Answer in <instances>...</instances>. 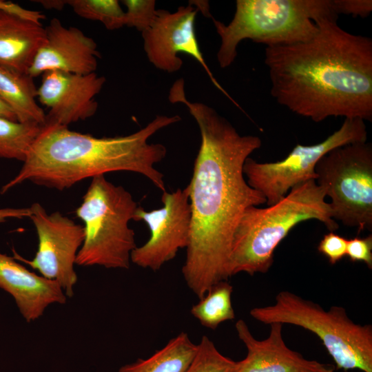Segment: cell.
<instances>
[{"label":"cell","mask_w":372,"mask_h":372,"mask_svg":"<svg viewBox=\"0 0 372 372\" xmlns=\"http://www.w3.org/2000/svg\"><path fill=\"white\" fill-rule=\"evenodd\" d=\"M79 16L101 22L109 30L125 25V13L117 0H67Z\"/></svg>","instance_id":"obj_22"},{"label":"cell","mask_w":372,"mask_h":372,"mask_svg":"<svg viewBox=\"0 0 372 372\" xmlns=\"http://www.w3.org/2000/svg\"><path fill=\"white\" fill-rule=\"evenodd\" d=\"M198 12L190 1L174 12L157 10L151 25L141 32L144 50L155 68L169 73L182 68L183 62L178 53L192 56L202 65L214 85L232 100L214 78L199 48L194 25Z\"/></svg>","instance_id":"obj_12"},{"label":"cell","mask_w":372,"mask_h":372,"mask_svg":"<svg viewBox=\"0 0 372 372\" xmlns=\"http://www.w3.org/2000/svg\"><path fill=\"white\" fill-rule=\"evenodd\" d=\"M180 120L178 115H157L132 134L101 138L44 125L20 171L1 187V194L25 181L62 191L84 179L118 171L143 175L163 192L164 175L154 165L165 158L167 149L148 140Z\"/></svg>","instance_id":"obj_3"},{"label":"cell","mask_w":372,"mask_h":372,"mask_svg":"<svg viewBox=\"0 0 372 372\" xmlns=\"http://www.w3.org/2000/svg\"><path fill=\"white\" fill-rule=\"evenodd\" d=\"M33 78L0 66V99L14 112L18 122L44 125L45 114L36 102Z\"/></svg>","instance_id":"obj_18"},{"label":"cell","mask_w":372,"mask_h":372,"mask_svg":"<svg viewBox=\"0 0 372 372\" xmlns=\"http://www.w3.org/2000/svg\"><path fill=\"white\" fill-rule=\"evenodd\" d=\"M364 121L345 118L340 127L323 141L311 145L297 144L287 157L273 163H258L248 158L243 174L250 187L260 192L268 206L282 200L295 186L317 179L316 166L320 159L337 147L366 142Z\"/></svg>","instance_id":"obj_9"},{"label":"cell","mask_w":372,"mask_h":372,"mask_svg":"<svg viewBox=\"0 0 372 372\" xmlns=\"http://www.w3.org/2000/svg\"><path fill=\"white\" fill-rule=\"evenodd\" d=\"M316 183L331 198L332 218L358 233L372 230V145L355 143L332 149L316 166Z\"/></svg>","instance_id":"obj_8"},{"label":"cell","mask_w":372,"mask_h":372,"mask_svg":"<svg viewBox=\"0 0 372 372\" xmlns=\"http://www.w3.org/2000/svg\"><path fill=\"white\" fill-rule=\"evenodd\" d=\"M249 314L265 324H293L313 333L337 369L372 372V326L354 322L342 307L332 306L327 311L311 300L281 291L274 304L253 308Z\"/></svg>","instance_id":"obj_6"},{"label":"cell","mask_w":372,"mask_h":372,"mask_svg":"<svg viewBox=\"0 0 372 372\" xmlns=\"http://www.w3.org/2000/svg\"><path fill=\"white\" fill-rule=\"evenodd\" d=\"M185 81L169 91L171 103H182L196 121L200 145L187 186L191 230L182 273L190 290L202 298L216 283L230 277L229 261L236 227L251 206L266 203L265 196L245 179V161L262 145L254 135H241L210 106L189 101Z\"/></svg>","instance_id":"obj_1"},{"label":"cell","mask_w":372,"mask_h":372,"mask_svg":"<svg viewBox=\"0 0 372 372\" xmlns=\"http://www.w3.org/2000/svg\"><path fill=\"white\" fill-rule=\"evenodd\" d=\"M347 240L333 231H330L320 240L318 250L328 258L329 263L335 265L347 256Z\"/></svg>","instance_id":"obj_25"},{"label":"cell","mask_w":372,"mask_h":372,"mask_svg":"<svg viewBox=\"0 0 372 372\" xmlns=\"http://www.w3.org/2000/svg\"><path fill=\"white\" fill-rule=\"evenodd\" d=\"M0 288L10 293L27 322L39 319L52 304H63L67 296L59 284L30 271L0 252Z\"/></svg>","instance_id":"obj_16"},{"label":"cell","mask_w":372,"mask_h":372,"mask_svg":"<svg viewBox=\"0 0 372 372\" xmlns=\"http://www.w3.org/2000/svg\"><path fill=\"white\" fill-rule=\"evenodd\" d=\"M197 351V344L181 332L146 359L121 366L117 372H185Z\"/></svg>","instance_id":"obj_19"},{"label":"cell","mask_w":372,"mask_h":372,"mask_svg":"<svg viewBox=\"0 0 372 372\" xmlns=\"http://www.w3.org/2000/svg\"><path fill=\"white\" fill-rule=\"evenodd\" d=\"M236 365V362L223 355L214 343L203 335L185 372H234Z\"/></svg>","instance_id":"obj_23"},{"label":"cell","mask_w":372,"mask_h":372,"mask_svg":"<svg viewBox=\"0 0 372 372\" xmlns=\"http://www.w3.org/2000/svg\"><path fill=\"white\" fill-rule=\"evenodd\" d=\"M326 189L310 180L293 187L277 203L268 207H248L234 233L229 261L230 277L241 273H267L273 263L280 242L298 223L315 219L330 231L339 225L333 218Z\"/></svg>","instance_id":"obj_4"},{"label":"cell","mask_w":372,"mask_h":372,"mask_svg":"<svg viewBox=\"0 0 372 372\" xmlns=\"http://www.w3.org/2000/svg\"><path fill=\"white\" fill-rule=\"evenodd\" d=\"M30 216L38 236L34 257L28 260L13 251V258L37 270L42 276L56 281L67 297L74 295L77 275L74 266L83 242V225L59 211L48 214L39 203L30 207Z\"/></svg>","instance_id":"obj_10"},{"label":"cell","mask_w":372,"mask_h":372,"mask_svg":"<svg viewBox=\"0 0 372 372\" xmlns=\"http://www.w3.org/2000/svg\"><path fill=\"white\" fill-rule=\"evenodd\" d=\"M46 41L28 71L32 78L51 70L87 74L95 72L101 54L94 40L75 27L54 18L45 28Z\"/></svg>","instance_id":"obj_14"},{"label":"cell","mask_w":372,"mask_h":372,"mask_svg":"<svg viewBox=\"0 0 372 372\" xmlns=\"http://www.w3.org/2000/svg\"><path fill=\"white\" fill-rule=\"evenodd\" d=\"M0 10H3L21 19L41 25V21L45 17L39 11L23 8L11 1L0 0Z\"/></svg>","instance_id":"obj_28"},{"label":"cell","mask_w":372,"mask_h":372,"mask_svg":"<svg viewBox=\"0 0 372 372\" xmlns=\"http://www.w3.org/2000/svg\"><path fill=\"white\" fill-rule=\"evenodd\" d=\"M192 4H194L198 10V11H201L203 14L207 17L211 18L212 16L211 15L209 12V4L207 1H190Z\"/></svg>","instance_id":"obj_32"},{"label":"cell","mask_w":372,"mask_h":372,"mask_svg":"<svg viewBox=\"0 0 372 372\" xmlns=\"http://www.w3.org/2000/svg\"><path fill=\"white\" fill-rule=\"evenodd\" d=\"M338 17L321 18L309 39L267 46L271 94L291 112L321 122L330 116L372 120V40L351 34Z\"/></svg>","instance_id":"obj_2"},{"label":"cell","mask_w":372,"mask_h":372,"mask_svg":"<svg viewBox=\"0 0 372 372\" xmlns=\"http://www.w3.org/2000/svg\"><path fill=\"white\" fill-rule=\"evenodd\" d=\"M46 41L45 29L0 10V66L28 74Z\"/></svg>","instance_id":"obj_17"},{"label":"cell","mask_w":372,"mask_h":372,"mask_svg":"<svg viewBox=\"0 0 372 372\" xmlns=\"http://www.w3.org/2000/svg\"><path fill=\"white\" fill-rule=\"evenodd\" d=\"M126 6L125 25L143 32L154 21L156 11L154 0H124Z\"/></svg>","instance_id":"obj_24"},{"label":"cell","mask_w":372,"mask_h":372,"mask_svg":"<svg viewBox=\"0 0 372 372\" xmlns=\"http://www.w3.org/2000/svg\"><path fill=\"white\" fill-rule=\"evenodd\" d=\"M163 207L145 211L138 207L134 220L143 221L149 227L150 237L131 254V262L136 265L159 270L174 259L180 249L189 243L192 211L187 187L173 192H163Z\"/></svg>","instance_id":"obj_11"},{"label":"cell","mask_w":372,"mask_h":372,"mask_svg":"<svg viewBox=\"0 0 372 372\" xmlns=\"http://www.w3.org/2000/svg\"><path fill=\"white\" fill-rule=\"evenodd\" d=\"M0 117L18 122L14 112L0 99Z\"/></svg>","instance_id":"obj_31"},{"label":"cell","mask_w":372,"mask_h":372,"mask_svg":"<svg viewBox=\"0 0 372 372\" xmlns=\"http://www.w3.org/2000/svg\"><path fill=\"white\" fill-rule=\"evenodd\" d=\"M327 17H338L332 0H237L228 24L211 18L220 38L218 64L222 68L231 65L245 39L266 47L307 41L318 30L315 22Z\"/></svg>","instance_id":"obj_5"},{"label":"cell","mask_w":372,"mask_h":372,"mask_svg":"<svg viewBox=\"0 0 372 372\" xmlns=\"http://www.w3.org/2000/svg\"><path fill=\"white\" fill-rule=\"evenodd\" d=\"M233 287L228 281L214 285L200 299L193 305L191 314L200 323L212 330L221 323L233 320L235 313L231 303Z\"/></svg>","instance_id":"obj_20"},{"label":"cell","mask_w":372,"mask_h":372,"mask_svg":"<svg viewBox=\"0 0 372 372\" xmlns=\"http://www.w3.org/2000/svg\"><path fill=\"white\" fill-rule=\"evenodd\" d=\"M30 207L26 208H3L0 209V223H4L8 218H29L30 216Z\"/></svg>","instance_id":"obj_29"},{"label":"cell","mask_w":372,"mask_h":372,"mask_svg":"<svg viewBox=\"0 0 372 372\" xmlns=\"http://www.w3.org/2000/svg\"><path fill=\"white\" fill-rule=\"evenodd\" d=\"M335 13L366 17L372 11L371 0H332Z\"/></svg>","instance_id":"obj_27"},{"label":"cell","mask_w":372,"mask_h":372,"mask_svg":"<svg viewBox=\"0 0 372 372\" xmlns=\"http://www.w3.org/2000/svg\"><path fill=\"white\" fill-rule=\"evenodd\" d=\"M139 206L132 194L105 176L92 178L76 215L83 223L84 240L76 264L128 269L137 247L128 224Z\"/></svg>","instance_id":"obj_7"},{"label":"cell","mask_w":372,"mask_h":372,"mask_svg":"<svg viewBox=\"0 0 372 372\" xmlns=\"http://www.w3.org/2000/svg\"><path fill=\"white\" fill-rule=\"evenodd\" d=\"M37 89L39 101L48 107L45 125L68 127L90 118L97 111L94 96L102 90L105 78L96 72L76 74L59 70L42 74Z\"/></svg>","instance_id":"obj_13"},{"label":"cell","mask_w":372,"mask_h":372,"mask_svg":"<svg viewBox=\"0 0 372 372\" xmlns=\"http://www.w3.org/2000/svg\"><path fill=\"white\" fill-rule=\"evenodd\" d=\"M34 1L40 3L46 9L62 10L67 5L66 1L63 0H40Z\"/></svg>","instance_id":"obj_30"},{"label":"cell","mask_w":372,"mask_h":372,"mask_svg":"<svg viewBox=\"0 0 372 372\" xmlns=\"http://www.w3.org/2000/svg\"><path fill=\"white\" fill-rule=\"evenodd\" d=\"M269 325L268 337L259 340L243 320L236 322L238 337L247 349V355L236 362L234 372H334V365L307 360L290 349L283 340L284 324L274 322Z\"/></svg>","instance_id":"obj_15"},{"label":"cell","mask_w":372,"mask_h":372,"mask_svg":"<svg viewBox=\"0 0 372 372\" xmlns=\"http://www.w3.org/2000/svg\"><path fill=\"white\" fill-rule=\"evenodd\" d=\"M347 256L352 262H364L372 269V235L355 237L347 240Z\"/></svg>","instance_id":"obj_26"},{"label":"cell","mask_w":372,"mask_h":372,"mask_svg":"<svg viewBox=\"0 0 372 372\" xmlns=\"http://www.w3.org/2000/svg\"><path fill=\"white\" fill-rule=\"evenodd\" d=\"M42 127L0 117V158L24 162Z\"/></svg>","instance_id":"obj_21"}]
</instances>
